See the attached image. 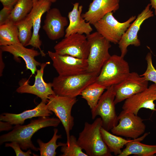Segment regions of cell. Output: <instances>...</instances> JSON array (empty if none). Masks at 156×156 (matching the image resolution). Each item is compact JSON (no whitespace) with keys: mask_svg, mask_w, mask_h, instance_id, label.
Masks as SVG:
<instances>
[{"mask_svg":"<svg viewBox=\"0 0 156 156\" xmlns=\"http://www.w3.org/2000/svg\"><path fill=\"white\" fill-rule=\"evenodd\" d=\"M18 0H0L3 7L13 8Z\"/></svg>","mask_w":156,"mask_h":156,"instance_id":"836d02e7","label":"cell"},{"mask_svg":"<svg viewBox=\"0 0 156 156\" xmlns=\"http://www.w3.org/2000/svg\"><path fill=\"white\" fill-rule=\"evenodd\" d=\"M150 3H148L138 15L118 42V44L122 57H124L126 54L129 46L139 47L140 45V41L138 35L140 27L145 21L154 16L153 12L150 8Z\"/></svg>","mask_w":156,"mask_h":156,"instance_id":"9a60e30c","label":"cell"},{"mask_svg":"<svg viewBox=\"0 0 156 156\" xmlns=\"http://www.w3.org/2000/svg\"><path fill=\"white\" fill-rule=\"evenodd\" d=\"M0 49L3 52L12 54L15 59L18 60V57L22 58L25 62L27 69L30 70L32 74H35L38 70L37 66L41 64L35 58L41 54L40 52L33 49L26 48L21 43L0 46Z\"/></svg>","mask_w":156,"mask_h":156,"instance_id":"d6986e66","label":"cell"},{"mask_svg":"<svg viewBox=\"0 0 156 156\" xmlns=\"http://www.w3.org/2000/svg\"><path fill=\"white\" fill-rule=\"evenodd\" d=\"M148 81L137 73L130 72L123 81L114 86L115 104L146 89L148 87Z\"/></svg>","mask_w":156,"mask_h":156,"instance_id":"4fadbf2b","label":"cell"},{"mask_svg":"<svg viewBox=\"0 0 156 156\" xmlns=\"http://www.w3.org/2000/svg\"><path fill=\"white\" fill-rule=\"evenodd\" d=\"M77 101L76 97L54 94L49 96L46 104L48 109L55 114L62 123L66 132L67 145L69 143L70 132L74 123L72 109Z\"/></svg>","mask_w":156,"mask_h":156,"instance_id":"8992f818","label":"cell"},{"mask_svg":"<svg viewBox=\"0 0 156 156\" xmlns=\"http://www.w3.org/2000/svg\"><path fill=\"white\" fill-rule=\"evenodd\" d=\"M102 127L101 118H97L91 124L85 122L83 130L79 133L78 143L88 156H112L102 138Z\"/></svg>","mask_w":156,"mask_h":156,"instance_id":"7a4b0ae2","label":"cell"},{"mask_svg":"<svg viewBox=\"0 0 156 156\" xmlns=\"http://www.w3.org/2000/svg\"><path fill=\"white\" fill-rule=\"evenodd\" d=\"M49 0L50 1H51L52 3H54L55 2L57 1V0Z\"/></svg>","mask_w":156,"mask_h":156,"instance_id":"8d00e7d4","label":"cell"},{"mask_svg":"<svg viewBox=\"0 0 156 156\" xmlns=\"http://www.w3.org/2000/svg\"><path fill=\"white\" fill-rule=\"evenodd\" d=\"M33 1L32 8L28 15L31 18L32 24V35L28 44L40 51L41 54H45L41 50L42 41L40 39L39 30L41 27V18L43 15L51 9L52 3L49 0H38Z\"/></svg>","mask_w":156,"mask_h":156,"instance_id":"e0dca14e","label":"cell"},{"mask_svg":"<svg viewBox=\"0 0 156 156\" xmlns=\"http://www.w3.org/2000/svg\"><path fill=\"white\" fill-rule=\"evenodd\" d=\"M115 98V92L112 86L106 89L96 105L91 109L92 119H94L97 116H100L102 119V127L107 131L111 130L118 122Z\"/></svg>","mask_w":156,"mask_h":156,"instance_id":"52a82bcc","label":"cell"},{"mask_svg":"<svg viewBox=\"0 0 156 156\" xmlns=\"http://www.w3.org/2000/svg\"><path fill=\"white\" fill-rule=\"evenodd\" d=\"M12 125L10 122L3 121H0V131H8L12 129Z\"/></svg>","mask_w":156,"mask_h":156,"instance_id":"d6a6232c","label":"cell"},{"mask_svg":"<svg viewBox=\"0 0 156 156\" xmlns=\"http://www.w3.org/2000/svg\"><path fill=\"white\" fill-rule=\"evenodd\" d=\"M113 13H107L93 25L96 31L107 40L116 44L136 17L132 16L126 21L120 23L114 18Z\"/></svg>","mask_w":156,"mask_h":156,"instance_id":"ba28073f","label":"cell"},{"mask_svg":"<svg viewBox=\"0 0 156 156\" xmlns=\"http://www.w3.org/2000/svg\"><path fill=\"white\" fill-rule=\"evenodd\" d=\"M45 102L42 101L33 109L15 114L4 113L0 115V121H7L12 125H23L25 120L34 117H48L53 114L47 108Z\"/></svg>","mask_w":156,"mask_h":156,"instance_id":"44dd1931","label":"cell"},{"mask_svg":"<svg viewBox=\"0 0 156 156\" xmlns=\"http://www.w3.org/2000/svg\"><path fill=\"white\" fill-rule=\"evenodd\" d=\"M156 100V85L153 84L144 90L126 99L122 106V110L118 116V119L127 113L137 115L142 108L156 111L154 101Z\"/></svg>","mask_w":156,"mask_h":156,"instance_id":"8fae6325","label":"cell"},{"mask_svg":"<svg viewBox=\"0 0 156 156\" xmlns=\"http://www.w3.org/2000/svg\"><path fill=\"white\" fill-rule=\"evenodd\" d=\"M79 3L73 4L72 10L68 13L69 24L65 30L64 37L74 33L88 35L91 33L93 29L91 24L86 22L82 17L81 13L83 7L79 6Z\"/></svg>","mask_w":156,"mask_h":156,"instance_id":"ffe728a7","label":"cell"},{"mask_svg":"<svg viewBox=\"0 0 156 156\" xmlns=\"http://www.w3.org/2000/svg\"><path fill=\"white\" fill-rule=\"evenodd\" d=\"M54 49L55 52L59 54L87 59L90 46L86 36L74 33L64 37L55 45Z\"/></svg>","mask_w":156,"mask_h":156,"instance_id":"9c48e42d","label":"cell"},{"mask_svg":"<svg viewBox=\"0 0 156 156\" xmlns=\"http://www.w3.org/2000/svg\"><path fill=\"white\" fill-rule=\"evenodd\" d=\"M101 135L104 142L111 153L118 156L122 151L121 149L128 142L133 140H127L109 133L102 127L100 129Z\"/></svg>","mask_w":156,"mask_h":156,"instance_id":"603a6c76","label":"cell"},{"mask_svg":"<svg viewBox=\"0 0 156 156\" xmlns=\"http://www.w3.org/2000/svg\"><path fill=\"white\" fill-rule=\"evenodd\" d=\"M13 8L3 7L0 12V25L6 23Z\"/></svg>","mask_w":156,"mask_h":156,"instance_id":"1f68e13d","label":"cell"},{"mask_svg":"<svg viewBox=\"0 0 156 156\" xmlns=\"http://www.w3.org/2000/svg\"><path fill=\"white\" fill-rule=\"evenodd\" d=\"M3 51L0 49V76H1L5 67V64L2 58Z\"/></svg>","mask_w":156,"mask_h":156,"instance_id":"e575fe53","label":"cell"},{"mask_svg":"<svg viewBox=\"0 0 156 156\" xmlns=\"http://www.w3.org/2000/svg\"><path fill=\"white\" fill-rule=\"evenodd\" d=\"M86 36L90 46L87 72L98 75L111 56L109 51L110 42L96 31Z\"/></svg>","mask_w":156,"mask_h":156,"instance_id":"5b68a950","label":"cell"},{"mask_svg":"<svg viewBox=\"0 0 156 156\" xmlns=\"http://www.w3.org/2000/svg\"><path fill=\"white\" fill-rule=\"evenodd\" d=\"M60 122L57 118L42 117L31 120L27 125H15L11 131L0 136V144L15 141L23 150L30 149L38 151L39 148L35 146L31 140L33 135L41 129L50 127H56Z\"/></svg>","mask_w":156,"mask_h":156,"instance_id":"6da1fadb","label":"cell"},{"mask_svg":"<svg viewBox=\"0 0 156 156\" xmlns=\"http://www.w3.org/2000/svg\"><path fill=\"white\" fill-rule=\"evenodd\" d=\"M18 31V38L20 43L23 46H28L32 35V20L28 15L23 19L15 24Z\"/></svg>","mask_w":156,"mask_h":156,"instance_id":"83f0119b","label":"cell"},{"mask_svg":"<svg viewBox=\"0 0 156 156\" xmlns=\"http://www.w3.org/2000/svg\"><path fill=\"white\" fill-rule=\"evenodd\" d=\"M82 149L79 145L76 138L73 135L70 136L68 145L66 144L61 146V151L62 154L61 156H88L83 152Z\"/></svg>","mask_w":156,"mask_h":156,"instance_id":"f1b7e54d","label":"cell"},{"mask_svg":"<svg viewBox=\"0 0 156 156\" xmlns=\"http://www.w3.org/2000/svg\"><path fill=\"white\" fill-rule=\"evenodd\" d=\"M149 133L127 143L125 148L118 156H128L134 155L141 156H152L156 154V145H149L140 142L143 140Z\"/></svg>","mask_w":156,"mask_h":156,"instance_id":"7402d4cb","label":"cell"},{"mask_svg":"<svg viewBox=\"0 0 156 156\" xmlns=\"http://www.w3.org/2000/svg\"><path fill=\"white\" fill-rule=\"evenodd\" d=\"M58 129H54L53 135L51 140L47 143H44L40 139H38L37 142L39 146V151L41 156H55L56 154V150L59 146L65 145L66 143L61 142L57 144V140L62 138L61 135H57Z\"/></svg>","mask_w":156,"mask_h":156,"instance_id":"4316f807","label":"cell"},{"mask_svg":"<svg viewBox=\"0 0 156 156\" xmlns=\"http://www.w3.org/2000/svg\"><path fill=\"white\" fill-rule=\"evenodd\" d=\"M68 25L66 17L58 8H53L46 12L42 29L50 39L55 40L65 36V28Z\"/></svg>","mask_w":156,"mask_h":156,"instance_id":"2e32d148","label":"cell"},{"mask_svg":"<svg viewBox=\"0 0 156 156\" xmlns=\"http://www.w3.org/2000/svg\"><path fill=\"white\" fill-rule=\"evenodd\" d=\"M21 43L15 24L7 22L0 25V45L6 46Z\"/></svg>","mask_w":156,"mask_h":156,"instance_id":"cb8c5ba5","label":"cell"},{"mask_svg":"<svg viewBox=\"0 0 156 156\" xmlns=\"http://www.w3.org/2000/svg\"><path fill=\"white\" fill-rule=\"evenodd\" d=\"M38 0H33V1H37Z\"/></svg>","mask_w":156,"mask_h":156,"instance_id":"74e56055","label":"cell"},{"mask_svg":"<svg viewBox=\"0 0 156 156\" xmlns=\"http://www.w3.org/2000/svg\"><path fill=\"white\" fill-rule=\"evenodd\" d=\"M118 120V124L111 130L113 134L135 139L145 131L146 127L143 120L137 115L126 113L119 118Z\"/></svg>","mask_w":156,"mask_h":156,"instance_id":"5bb4252c","label":"cell"},{"mask_svg":"<svg viewBox=\"0 0 156 156\" xmlns=\"http://www.w3.org/2000/svg\"><path fill=\"white\" fill-rule=\"evenodd\" d=\"M33 0H18L7 22L16 24L26 17L31 12Z\"/></svg>","mask_w":156,"mask_h":156,"instance_id":"d4e9b609","label":"cell"},{"mask_svg":"<svg viewBox=\"0 0 156 156\" xmlns=\"http://www.w3.org/2000/svg\"><path fill=\"white\" fill-rule=\"evenodd\" d=\"M145 60L147 64L146 69L141 75L143 76L148 81L153 82L156 85V70L153 64L152 55L151 52L147 54Z\"/></svg>","mask_w":156,"mask_h":156,"instance_id":"f546056e","label":"cell"},{"mask_svg":"<svg viewBox=\"0 0 156 156\" xmlns=\"http://www.w3.org/2000/svg\"><path fill=\"white\" fill-rule=\"evenodd\" d=\"M48 53L58 75L69 76L87 72V59H83L69 55H61L50 51H48Z\"/></svg>","mask_w":156,"mask_h":156,"instance_id":"30bf717a","label":"cell"},{"mask_svg":"<svg viewBox=\"0 0 156 156\" xmlns=\"http://www.w3.org/2000/svg\"><path fill=\"white\" fill-rule=\"evenodd\" d=\"M106 89L105 87L95 82L87 86L80 95L82 98L86 101L90 108L92 109L96 105Z\"/></svg>","mask_w":156,"mask_h":156,"instance_id":"484cf974","label":"cell"},{"mask_svg":"<svg viewBox=\"0 0 156 156\" xmlns=\"http://www.w3.org/2000/svg\"><path fill=\"white\" fill-rule=\"evenodd\" d=\"M120 0H92L88 10L81 15L88 22L93 25L110 12L117 10Z\"/></svg>","mask_w":156,"mask_h":156,"instance_id":"ac0fdd59","label":"cell"},{"mask_svg":"<svg viewBox=\"0 0 156 156\" xmlns=\"http://www.w3.org/2000/svg\"><path fill=\"white\" fill-rule=\"evenodd\" d=\"M5 143V146L12 148L14 151L16 156H30L31 154H32L30 149L26 152H24L21 150V148L18 142L15 141Z\"/></svg>","mask_w":156,"mask_h":156,"instance_id":"4dcf8cb0","label":"cell"},{"mask_svg":"<svg viewBox=\"0 0 156 156\" xmlns=\"http://www.w3.org/2000/svg\"><path fill=\"white\" fill-rule=\"evenodd\" d=\"M49 62L41 63L40 68L37 70L34 84L31 85L28 80L23 79L19 83L16 91L19 93H28L36 95L41 101L47 103L49 96L55 94L52 88V82L47 83L43 79L44 70Z\"/></svg>","mask_w":156,"mask_h":156,"instance_id":"7c38bea8","label":"cell"},{"mask_svg":"<svg viewBox=\"0 0 156 156\" xmlns=\"http://www.w3.org/2000/svg\"><path fill=\"white\" fill-rule=\"evenodd\" d=\"M150 5L154 9L155 14L156 16V0H150Z\"/></svg>","mask_w":156,"mask_h":156,"instance_id":"d590c367","label":"cell"},{"mask_svg":"<svg viewBox=\"0 0 156 156\" xmlns=\"http://www.w3.org/2000/svg\"><path fill=\"white\" fill-rule=\"evenodd\" d=\"M97 76L87 72L69 76L58 75L53 79L52 88L56 95L76 97L87 86L95 82Z\"/></svg>","mask_w":156,"mask_h":156,"instance_id":"3957f363","label":"cell"},{"mask_svg":"<svg viewBox=\"0 0 156 156\" xmlns=\"http://www.w3.org/2000/svg\"><path fill=\"white\" fill-rule=\"evenodd\" d=\"M130 73L129 64L124 57L114 55L103 65L95 82L107 88L122 82Z\"/></svg>","mask_w":156,"mask_h":156,"instance_id":"277c9868","label":"cell"}]
</instances>
